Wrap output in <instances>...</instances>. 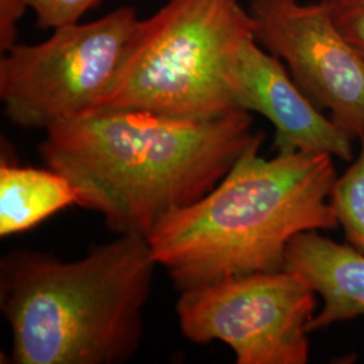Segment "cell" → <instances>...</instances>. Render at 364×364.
I'll list each match as a JSON object with an SVG mask.
<instances>
[{
    "mask_svg": "<svg viewBox=\"0 0 364 364\" xmlns=\"http://www.w3.org/2000/svg\"><path fill=\"white\" fill-rule=\"evenodd\" d=\"M263 131L236 108L212 117L103 107L45 130L39 156L66 177L77 205L117 235L149 236L224 178Z\"/></svg>",
    "mask_w": 364,
    "mask_h": 364,
    "instance_id": "obj_1",
    "label": "cell"
},
{
    "mask_svg": "<svg viewBox=\"0 0 364 364\" xmlns=\"http://www.w3.org/2000/svg\"><path fill=\"white\" fill-rule=\"evenodd\" d=\"M264 135L209 193L161 221L147 236L158 266L183 291L223 278L285 269L302 232L335 230L333 156H259Z\"/></svg>",
    "mask_w": 364,
    "mask_h": 364,
    "instance_id": "obj_2",
    "label": "cell"
},
{
    "mask_svg": "<svg viewBox=\"0 0 364 364\" xmlns=\"http://www.w3.org/2000/svg\"><path fill=\"white\" fill-rule=\"evenodd\" d=\"M156 264L146 236L117 235L82 258L13 250L0 263L11 363L117 364L138 351Z\"/></svg>",
    "mask_w": 364,
    "mask_h": 364,
    "instance_id": "obj_3",
    "label": "cell"
},
{
    "mask_svg": "<svg viewBox=\"0 0 364 364\" xmlns=\"http://www.w3.org/2000/svg\"><path fill=\"white\" fill-rule=\"evenodd\" d=\"M252 38V18L240 0H168L136 22L103 107L181 117L236 109L237 68Z\"/></svg>",
    "mask_w": 364,
    "mask_h": 364,
    "instance_id": "obj_4",
    "label": "cell"
},
{
    "mask_svg": "<svg viewBox=\"0 0 364 364\" xmlns=\"http://www.w3.org/2000/svg\"><path fill=\"white\" fill-rule=\"evenodd\" d=\"M138 13L123 6L92 22L53 28L1 53L0 102L15 126L46 130L100 108L117 85Z\"/></svg>",
    "mask_w": 364,
    "mask_h": 364,
    "instance_id": "obj_5",
    "label": "cell"
},
{
    "mask_svg": "<svg viewBox=\"0 0 364 364\" xmlns=\"http://www.w3.org/2000/svg\"><path fill=\"white\" fill-rule=\"evenodd\" d=\"M316 296L301 274L284 269L183 290L176 312L185 338L197 344L221 341L237 364H305Z\"/></svg>",
    "mask_w": 364,
    "mask_h": 364,
    "instance_id": "obj_6",
    "label": "cell"
},
{
    "mask_svg": "<svg viewBox=\"0 0 364 364\" xmlns=\"http://www.w3.org/2000/svg\"><path fill=\"white\" fill-rule=\"evenodd\" d=\"M254 38L278 57L320 109L352 138L364 134V57L324 1L250 0Z\"/></svg>",
    "mask_w": 364,
    "mask_h": 364,
    "instance_id": "obj_7",
    "label": "cell"
},
{
    "mask_svg": "<svg viewBox=\"0 0 364 364\" xmlns=\"http://www.w3.org/2000/svg\"><path fill=\"white\" fill-rule=\"evenodd\" d=\"M235 103L274 126L277 154L316 153L353 159V139L326 117L289 73L285 64L255 38L245 46L236 76Z\"/></svg>",
    "mask_w": 364,
    "mask_h": 364,
    "instance_id": "obj_8",
    "label": "cell"
},
{
    "mask_svg": "<svg viewBox=\"0 0 364 364\" xmlns=\"http://www.w3.org/2000/svg\"><path fill=\"white\" fill-rule=\"evenodd\" d=\"M285 269L301 274L323 299L311 332L364 316V255L351 246L302 232L287 246Z\"/></svg>",
    "mask_w": 364,
    "mask_h": 364,
    "instance_id": "obj_9",
    "label": "cell"
},
{
    "mask_svg": "<svg viewBox=\"0 0 364 364\" xmlns=\"http://www.w3.org/2000/svg\"><path fill=\"white\" fill-rule=\"evenodd\" d=\"M77 205V192L58 171L1 164L0 235L31 230L55 212Z\"/></svg>",
    "mask_w": 364,
    "mask_h": 364,
    "instance_id": "obj_10",
    "label": "cell"
},
{
    "mask_svg": "<svg viewBox=\"0 0 364 364\" xmlns=\"http://www.w3.org/2000/svg\"><path fill=\"white\" fill-rule=\"evenodd\" d=\"M358 139L359 154L333 183L331 205L344 230L347 245L364 255V134Z\"/></svg>",
    "mask_w": 364,
    "mask_h": 364,
    "instance_id": "obj_11",
    "label": "cell"
},
{
    "mask_svg": "<svg viewBox=\"0 0 364 364\" xmlns=\"http://www.w3.org/2000/svg\"><path fill=\"white\" fill-rule=\"evenodd\" d=\"M102 0H30L36 25L53 30L80 22Z\"/></svg>",
    "mask_w": 364,
    "mask_h": 364,
    "instance_id": "obj_12",
    "label": "cell"
},
{
    "mask_svg": "<svg viewBox=\"0 0 364 364\" xmlns=\"http://www.w3.org/2000/svg\"><path fill=\"white\" fill-rule=\"evenodd\" d=\"M340 31L364 57V0H321Z\"/></svg>",
    "mask_w": 364,
    "mask_h": 364,
    "instance_id": "obj_13",
    "label": "cell"
},
{
    "mask_svg": "<svg viewBox=\"0 0 364 364\" xmlns=\"http://www.w3.org/2000/svg\"><path fill=\"white\" fill-rule=\"evenodd\" d=\"M30 11V0H0V53L18 43L19 23Z\"/></svg>",
    "mask_w": 364,
    "mask_h": 364,
    "instance_id": "obj_14",
    "label": "cell"
}]
</instances>
